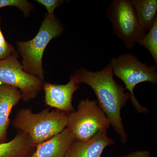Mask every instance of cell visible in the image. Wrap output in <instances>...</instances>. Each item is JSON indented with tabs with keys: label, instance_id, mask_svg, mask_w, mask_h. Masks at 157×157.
Listing matches in <instances>:
<instances>
[{
	"label": "cell",
	"instance_id": "obj_10",
	"mask_svg": "<svg viewBox=\"0 0 157 157\" xmlns=\"http://www.w3.org/2000/svg\"><path fill=\"white\" fill-rule=\"evenodd\" d=\"M75 140L73 132L67 127L58 135L37 145L29 157H64Z\"/></svg>",
	"mask_w": 157,
	"mask_h": 157
},
{
	"label": "cell",
	"instance_id": "obj_6",
	"mask_svg": "<svg viewBox=\"0 0 157 157\" xmlns=\"http://www.w3.org/2000/svg\"><path fill=\"white\" fill-rule=\"evenodd\" d=\"M113 33L128 49L134 48L146 33L138 23L131 0H113L106 10Z\"/></svg>",
	"mask_w": 157,
	"mask_h": 157
},
{
	"label": "cell",
	"instance_id": "obj_4",
	"mask_svg": "<svg viewBox=\"0 0 157 157\" xmlns=\"http://www.w3.org/2000/svg\"><path fill=\"white\" fill-rule=\"evenodd\" d=\"M113 74L121 79L131 95L130 101L137 112L145 113L148 112L146 107L142 106L137 101L134 94L136 86L141 82H148L153 85L157 83L156 65L149 67L139 60L135 55L127 53L113 58L109 63Z\"/></svg>",
	"mask_w": 157,
	"mask_h": 157
},
{
	"label": "cell",
	"instance_id": "obj_1",
	"mask_svg": "<svg viewBox=\"0 0 157 157\" xmlns=\"http://www.w3.org/2000/svg\"><path fill=\"white\" fill-rule=\"evenodd\" d=\"M113 75L109 63L103 70L97 72L79 68L75 70L71 78L76 84L84 83L91 88L98 98V105L124 144L127 142L128 136L123 124L121 109L126 105L131 95L125 92L123 86L117 83Z\"/></svg>",
	"mask_w": 157,
	"mask_h": 157
},
{
	"label": "cell",
	"instance_id": "obj_7",
	"mask_svg": "<svg viewBox=\"0 0 157 157\" xmlns=\"http://www.w3.org/2000/svg\"><path fill=\"white\" fill-rule=\"evenodd\" d=\"M14 51L10 56L0 60V85L16 88L21 94V99L28 102L36 98L43 90L44 80L26 73Z\"/></svg>",
	"mask_w": 157,
	"mask_h": 157
},
{
	"label": "cell",
	"instance_id": "obj_18",
	"mask_svg": "<svg viewBox=\"0 0 157 157\" xmlns=\"http://www.w3.org/2000/svg\"><path fill=\"white\" fill-rule=\"evenodd\" d=\"M119 157H152L148 151L144 150H137L131 153Z\"/></svg>",
	"mask_w": 157,
	"mask_h": 157
},
{
	"label": "cell",
	"instance_id": "obj_9",
	"mask_svg": "<svg viewBox=\"0 0 157 157\" xmlns=\"http://www.w3.org/2000/svg\"><path fill=\"white\" fill-rule=\"evenodd\" d=\"M114 144L107 136V129L101 130L86 141L75 140L64 157H101L105 147Z\"/></svg>",
	"mask_w": 157,
	"mask_h": 157
},
{
	"label": "cell",
	"instance_id": "obj_8",
	"mask_svg": "<svg viewBox=\"0 0 157 157\" xmlns=\"http://www.w3.org/2000/svg\"><path fill=\"white\" fill-rule=\"evenodd\" d=\"M79 88L70 78L67 84L56 85L44 82L43 90L45 92L46 105L69 113L75 110L72 103L73 94Z\"/></svg>",
	"mask_w": 157,
	"mask_h": 157
},
{
	"label": "cell",
	"instance_id": "obj_16",
	"mask_svg": "<svg viewBox=\"0 0 157 157\" xmlns=\"http://www.w3.org/2000/svg\"><path fill=\"white\" fill-rule=\"evenodd\" d=\"M1 24V16H0ZM14 48L12 45L7 42L3 36L0 26V60L9 57L14 52Z\"/></svg>",
	"mask_w": 157,
	"mask_h": 157
},
{
	"label": "cell",
	"instance_id": "obj_15",
	"mask_svg": "<svg viewBox=\"0 0 157 157\" xmlns=\"http://www.w3.org/2000/svg\"><path fill=\"white\" fill-rule=\"evenodd\" d=\"M8 6H14L20 9L25 17L29 16L33 5L26 0H0V9Z\"/></svg>",
	"mask_w": 157,
	"mask_h": 157
},
{
	"label": "cell",
	"instance_id": "obj_11",
	"mask_svg": "<svg viewBox=\"0 0 157 157\" xmlns=\"http://www.w3.org/2000/svg\"><path fill=\"white\" fill-rule=\"evenodd\" d=\"M20 91L16 88L0 85V143L7 140L8 129L11 110L21 99Z\"/></svg>",
	"mask_w": 157,
	"mask_h": 157
},
{
	"label": "cell",
	"instance_id": "obj_13",
	"mask_svg": "<svg viewBox=\"0 0 157 157\" xmlns=\"http://www.w3.org/2000/svg\"><path fill=\"white\" fill-rule=\"evenodd\" d=\"M138 23L144 32L150 30L157 19V0H131Z\"/></svg>",
	"mask_w": 157,
	"mask_h": 157
},
{
	"label": "cell",
	"instance_id": "obj_17",
	"mask_svg": "<svg viewBox=\"0 0 157 157\" xmlns=\"http://www.w3.org/2000/svg\"><path fill=\"white\" fill-rule=\"evenodd\" d=\"M37 2L45 6L48 11V16H53L55 10L57 7L61 5L63 1L60 0H36Z\"/></svg>",
	"mask_w": 157,
	"mask_h": 157
},
{
	"label": "cell",
	"instance_id": "obj_12",
	"mask_svg": "<svg viewBox=\"0 0 157 157\" xmlns=\"http://www.w3.org/2000/svg\"><path fill=\"white\" fill-rule=\"evenodd\" d=\"M35 148L29 135L18 131L13 140L0 143V157H29Z\"/></svg>",
	"mask_w": 157,
	"mask_h": 157
},
{
	"label": "cell",
	"instance_id": "obj_3",
	"mask_svg": "<svg viewBox=\"0 0 157 157\" xmlns=\"http://www.w3.org/2000/svg\"><path fill=\"white\" fill-rule=\"evenodd\" d=\"M64 26L55 15H45L39 32L33 39L17 42L18 51L22 58L21 64L26 73L44 79L42 58L46 46L52 39L63 33Z\"/></svg>",
	"mask_w": 157,
	"mask_h": 157
},
{
	"label": "cell",
	"instance_id": "obj_14",
	"mask_svg": "<svg viewBox=\"0 0 157 157\" xmlns=\"http://www.w3.org/2000/svg\"><path fill=\"white\" fill-rule=\"evenodd\" d=\"M137 43L147 49L157 66V19L148 33L138 41Z\"/></svg>",
	"mask_w": 157,
	"mask_h": 157
},
{
	"label": "cell",
	"instance_id": "obj_2",
	"mask_svg": "<svg viewBox=\"0 0 157 157\" xmlns=\"http://www.w3.org/2000/svg\"><path fill=\"white\" fill-rule=\"evenodd\" d=\"M67 113L57 109L45 108L34 113L30 108H21L17 111L12 125L17 132L26 133L36 147L61 132L68 124Z\"/></svg>",
	"mask_w": 157,
	"mask_h": 157
},
{
	"label": "cell",
	"instance_id": "obj_5",
	"mask_svg": "<svg viewBox=\"0 0 157 157\" xmlns=\"http://www.w3.org/2000/svg\"><path fill=\"white\" fill-rule=\"evenodd\" d=\"M76 108V110L68 114L67 126L73 132L75 140L86 141L110 125L109 119L98 101L86 98L78 103Z\"/></svg>",
	"mask_w": 157,
	"mask_h": 157
}]
</instances>
